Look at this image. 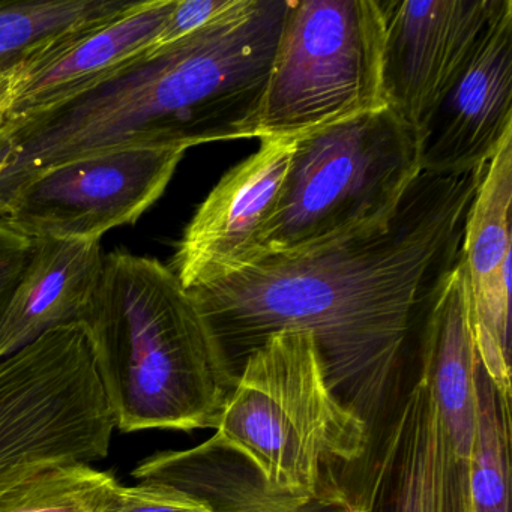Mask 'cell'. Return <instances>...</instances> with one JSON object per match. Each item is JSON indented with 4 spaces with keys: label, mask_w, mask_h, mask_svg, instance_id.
I'll return each instance as SVG.
<instances>
[{
    "label": "cell",
    "mask_w": 512,
    "mask_h": 512,
    "mask_svg": "<svg viewBox=\"0 0 512 512\" xmlns=\"http://www.w3.org/2000/svg\"><path fill=\"white\" fill-rule=\"evenodd\" d=\"M485 169L422 172L388 224L257 260L190 290L230 370L277 332L313 335L335 395L368 427L392 392L416 323L454 268Z\"/></svg>",
    "instance_id": "6da1fadb"
},
{
    "label": "cell",
    "mask_w": 512,
    "mask_h": 512,
    "mask_svg": "<svg viewBox=\"0 0 512 512\" xmlns=\"http://www.w3.org/2000/svg\"><path fill=\"white\" fill-rule=\"evenodd\" d=\"M290 0H238L202 31L44 112L11 122L0 148V206L32 173L125 146L188 151L253 139Z\"/></svg>",
    "instance_id": "7a4b0ae2"
},
{
    "label": "cell",
    "mask_w": 512,
    "mask_h": 512,
    "mask_svg": "<svg viewBox=\"0 0 512 512\" xmlns=\"http://www.w3.org/2000/svg\"><path fill=\"white\" fill-rule=\"evenodd\" d=\"M79 325L116 428H217L236 377L172 268L127 251L107 254Z\"/></svg>",
    "instance_id": "3957f363"
},
{
    "label": "cell",
    "mask_w": 512,
    "mask_h": 512,
    "mask_svg": "<svg viewBox=\"0 0 512 512\" xmlns=\"http://www.w3.org/2000/svg\"><path fill=\"white\" fill-rule=\"evenodd\" d=\"M217 445L241 455L281 493L316 496L331 488L334 464L367 452L370 427L329 388L313 335H271L242 365L224 403Z\"/></svg>",
    "instance_id": "277c9868"
},
{
    "label": "cell",
    "mask_w": 512,
    "mask_h": 512,
    "mask_svg": "<svg viewBox=\"0 0 512 512\" xmlns=\"http://www.w3.org/2000/svg\"><path fill=\"white\" fill-rule=\"evenodd\" d=\"M421 173L418 131L389 107L299 137L260 259L385 226Z\"/></svg>",
    "instance_id": "5b68a950"
},
{
    "label": "cell",
    "mask_w": 512,
    "mask_h": 512,
    "mask_svg": "<svg viewBox=\"0 0 512 512\" xmlns=\"http://www.w3.org/2000/svg\"><path fill=\"white\" fill-rule=\"evenodd\" d=\"M380 0H290L253 139L296 140L388 107Z\"/></svg>",
    "instance_id": "8992f818"
},
{
    "label": "cell",
    "mask_w": 512,
    "mask_h": 512,
    "mask_svg": "<svg viewBox=\"0 0 512 512\" xmlns=\"http://www.w3.org/2000/svg\"><path fill=\"white\" fill-rule=\"evenodd\" d=\"M185 149L125 146L38 170L0 206V218L29 239L101 241L133 226L163 196Z\"/></svg>",
    "instance_id": "52a82bcc"
},
{
    "label": "cell",
    "mask_w": 512,
    "mask_h": 512,
    "mask_svg": "<svg viewBox=\"0 0 512 512\" xmlns=\"http://www.w3.org/2000/svg\"><path fill=\"white\" fill-rule=\"evenodd\" d=\"M506 0H380L383 91L416 131L448 94Z\"/></svg>",
    "instance_id": "ba28073f"
},
{
    "label": "cell",
    "mask_w": 512,
    "mask_h": 512,
    "mask_svg": "<svg viewBox=\"0 0 512 512\" xmlns=\"http://www.w3.org/2000/svg\"><path fill=\"white\" fill-rule=\"evenodd\" d=\"M215 185L185 229L172 271L187 290L238 274L262 257L295 140H260Z\"/></svg>",
    "instance_id": "9c48e42d"
},
{
    "label": "cell",
    "mask_w": 512,
    "mask_h": 512,
    "mask_svg": "<svg viewBox=\"0 0 512 512\" xmlns=\"http://www.w3.org/2000/svg\"><path fill=\"white\" fill-rule=\"evenodd\" d=\"M512 136V2L506 0L457 82L418 130L421 170L484 169Z\"/></svg>",
    "instance_id": "30bf717a"
},
{
    "label": "cell",
    "mask_w": 512,
    "mask_h": 512,
    "mask_svg": "<svg viewBox=\"0 0 512 512\" xmlns=\"http://www.w3.org/2000/svg\"><path fill=\"white\" fill-rule=\"evenodd\" d=\"M512 136L487 164L467 214L461 257L479 362L511 404Z\"/></svg>",
    "instance_id": "8fae6325"
},
{
    "label": "cell",
    "mask_w": 512,
    "mask_h": 512,
    "mask_svg": "<svg viewBox=\"0 0 512 512\" xmlns=\"http://www.w3.org/2000/svg\"><path fill=\"white\" fill-rule=\"evenodd\" d=\"M173 5L128 2L112 19L23 62L8 124L70 100L151 52Z\"/></svg>",
    "instance_id": "7c38bea8"
},
{
    "label": "cell",
    "mask_w": 512,
    "mask_h": 512,
    "mask_svg": "<svg viewBox=\"0 0 512 512\" xmlns=\"http://www.w3.org/2000/svg\"><path fill=\"white\" fill-rule=\"evenodd\" d=\"M103 269L101 241L34 239L0 320V361L53 329L79 323Z\"/></svg>",
    "instance_id": "4fadbf2b"
},
{
    "label": "cell",
    "mask_w": 512,
    "mask_h": 512,
    "mask_svg": "<svg viewBox=\"0 0 512 512\" xmlns=\"http://www.w3.org/2000/svg\"><path fill=\"white\" fill-rule=\"evenodd\" d=\"M133 476L190 493L212 512H364L337 487L316 496L274 490L245 458L217 445L212 437L194 448L151 455Z\"/></svg>",
    "instance_id": "5bb4252c"
},
{
    "label": "cell",
    "mask_w": 512,
    "mask_h": 512,
    "mask_svg": "<svg viewBox=\"0 0 512 512\" xmlns=\"http://www.w3.org/2000/svg\"><path fill=\"white\" fill-rule=\"evenodd\" d=\"M421 359L455 458L470 466L478 421V368L463 257L440 284L421 332Z\"/></svg>",
    "instance_id": "9a60e30c"
},
{
    "label": "cell",
    "mask_w": 512,
    "mask_h": 512,
    "mask_svg": "<svg viewBox=\"0 0 512 512\" xmlns=\"http://www.w3.org/2000/svg\"><path fill=\"white\" fill-rule=\"evenodd\" d=\"M391 439L397 457L394 512H470L469 467L455 458L422 359Z\"/></svg>",
    "instance_id": "2e32d148"
},
{
    "label": "cell",
    "mask_w": 512,
    "mask_h": 512,
    "mask_svg": "<svg viewBox=\"0 0 512 512\" xmlns=\"http://www.w3.org/2000/svg\"><path fill=\"white\" fill-rule=\"evenodd\" d=\"M121 0L0 2V70L13 68L121 13Z\"/></svg>",
    "instance_id": "e0dca14e"
},
{
    "label": "cell",
    "mask_w": 512,
    "mask_h": 512,
    "mask_svg": "<svg viewBox=\"0 0 512 512\" xmlns=\"http://www.w3.org/2000/svg\"><path fill=\"white\" fill-rule=\"evenodd\" d=\"M511 404L478 368V421L469 466L470 512H509Z\"/></svg>",
    "instance_id": "ac0fdd59"
},
{
    "label": "cell",
    "mask_w": 512,
    "mask_h": 512,
    "mask_svg": "<svg viewBox=\"0 0 512 512\" xmlns=\"http://www.w3.org/2000/svg\"><path fill=\"white\" fill-rule=\"evenodd\" d=\"M116 484L91 464H56L0 491V512H103Z\"/></svg>",
    "instance_id": "d6986e66"
},
{
    "label": "cell",
    "mask_w": 512,
    "mask_h": 512,
    "mask_svg": "<svg viewBox=\"0 0 512 512\" xmlns=\"http://www.w3.org/2000/svg\"><path fill=\"white\" fill-rule=\"evenodd\" d=\"M103 512H212L203 500L190 493L161 484L139 481L137 485L116 484Z\"/></svg>",
    "instance_id": "ffe728a7"
},
{
    "label": "cell",
    "mask_w": 512,
    "mask_h": 512,
    "mask_svg": "<svg viewBox=\"0 0 512 512\" xmlns=\"http://www.w3.org/2000/svg\"><path fill=\"white\" fill-rule=\"evenodd\" d=\"M238 0H175L154 49L178 43L202 31L232 10Z\"/></svg>",
    "instance_id": "44dd1931"
},
{
    "label": "cell",
    "mask_w": 512,
    "mask_h": 512,
    "mask_svg": "<svg viewBox=\"0 0 512 512\" xmlns=\"http://www.w3.org/2000/svg\"><path fill=\"white\" fill-rule=\"evenodd\" d=\"M32 239L0 218V320L28 263Z\"/></svg>",
    "instance_id": "7402d4cb"
},
{
    "label": "cell",
    "mask_w": 512,
    "mask_h": 512,
    "mask_svg": "<svg viewBox=\"0 0 512 512\" xmlns=\"http://www.w3.org/2000/svg\"><path fill=\"white\" fill-rule=\"evenodd\" d=\"M22 64L0 70V148H2L5 128H7L8 121H10L14 100H16Z\"/></svg>",
    "instance_id": "603a6c76"
}]
</instances>
